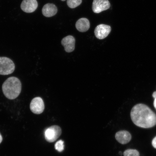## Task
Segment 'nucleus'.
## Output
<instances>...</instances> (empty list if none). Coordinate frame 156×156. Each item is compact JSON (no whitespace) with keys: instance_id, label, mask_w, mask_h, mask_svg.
<instances>
[{"instance_id":"dca6fc26","label":"nucleus","mask_w":156,"mask_h":156,"mask_svg":"<svg viewBox=\"0 0 156 156\" xmlns=\"http://www.w3.org/2000/svg\"><path fill=\"white\" fill-rule=\"evenodd\" d=\"M152 96H153L154 99V106L156 110V91H154L153 93V95H152Z\"/></svg>"},{"instance_id":"f3484780","label":"nucleus","mask_w":156,"mask_h":156,"mask_svg":"<svg viewBox=\"0 0 156 156\" xmlns=\"http://www.w3.org/2000/svg\"><path fill=\"white\" fill-rule=\"evenodd\" d=\"M152 145L153 146V147L156 149V136L152 140Z\"/></svg>"},{"instance_id":"20e7f679","label":"nucleus","mask_w":156,"mask_h":156,"mask_svg":"<svg viewBox=\"0 0 156 156\" xmlns=\"http://www.w3.org/2000/svg\"><path fill=\"white\" fill-rule=\"evenodd\" d=\"M62 129L58 126H53L46 129L44 132L45 138L49 142L55 141L61 135Z\"/></svg>"},{"instance_id":"9d476101","label":"nucleus","mask_w":156,"mask_h":156,"mask_svg":"<svg viewBox=\"0 0 156 156\" xmlns=\"http://www.w3.org/2000/svg\"><path fill=\"white\" fill-rule=\"evenodd\" d=\"M115 137L119 143L123 145L129 143L132 138L131 134L126 130H122L117 132Z\"/></svg>"},{"instance_id":"0eeeda50","label":"nucleus","mask_w":156,"mask_h":156,"mask_svg":"<svg viewBox=\"0 0 156 156\" xmlns=\"http://www.w3.org/2000/svg\"><path fill=\"white\" fill-rule=\"evenodd\" d=\"M112 28L109 25L101 24L98 25L94 30L95 37L99 40L106 38L110 34Z\"/></svg>"},{"instance_id":"aec40b11","label":"nucleus","mask_w":156,"mask_h":156,"mask_svg":"<svg viewBox=\"0 0 156 156\" xmlns=\"http://www.w3.org/2000/svg\"><path fill=\"white\" fill-rule=\"evenodd\" d=\"M61 1H66V0H61Z\"/></svg>"},{"instance_id":"2eb2a0df","label":"nucleus","mask_w":156,"mask_h":156,"mask_svg":"<svg viewBox=\"0 0 156 156\" xmlns=\"http://www.w3.org/2000/svg\"><path fill=\"white\" fill-rule=\"evenodd\" d=\"M55 149L59 152L63 151L64 149V142L62 140H60L56 143L55 145Z\"/></svg>"},{"instance_id":"f03ea898","label":"nucleus","mask_w":156,"mask_h":156,"mask_svg":"<svg viewBox=\"0 0 156 156\" xmlns=\"http://www.w3.org/2000/svg\"><path fill=\"white\" fill-rule=\"evenodd\" d=\"M5 96L9 99H15L19 96L21 90V83L16 77H10L6 80L2 87Z\"/></svg>"},{"instance_id":"4468645a","label":"nucleus","mask_w":156,"mask_h":156,"mask_svg":"<svg viewBox=\"0 0 156 156\" xmlns=\"http://www.w3.org/2000/svg\"><path fill=\"white\" fill-rule=\"evenodd\" d=\"M124 156H140V154L137 150L128 149L126 150L123 153Z\"/></svg>"},{"instance_id":"f8f14e48","label":"nucleus","mask_w":156,"mask_h":156,"mask_svg":"<svg viewBox=\"0 0 156 156\" xmlns=\"http://www.w3.org/2000/svg\"><path fill=\"white\" fill-rule=\"evenodd\" d=\"M76 27L80 32H86L90 28V23L87 19L82 18L77 21L76 24Z\"/></svg>"},{"instance_id":"6ab92c4d","label":"nucleus","mask_w":156,"mask_h":156,"mask_svg":"<svg viewBox=\"0 0 156 156\" xmlns=\"http://www.w3.org/2000/svg\"><path fill=\"white\" fill-rule=\"evenodd\" d=\"M119 154L120 155H122V152L120 151L119 153Z\"/></svg>"},{"instance_id":"39448f33","label":"nucleus","mask_w":156,"mask_h":156,"mask_svg":"<svg viewBox=\"0 0 156 156\" xmlns=\"http://www.w3.org/2000/svg\"><path fill=\"white\" fill-rule=\"evenodd\" d=\"M30 108L31 112L34 114H40L44 112V105L43 100L41 98H34L31 101Z\"/></svg>"},{"instance_id":"7ed1b4c3","label":"nucleus","mask_w":156,"mask_h":156,"mask_svg":"<svg viewBox=\"0 0 156 156\" xmlns=\"http://www.w3.org/2000/svg\"><path fill=\"white\" fill-rule=\"evenodd\" d=\"M15 69V64L10 58L0 57V75H10L14 72Z\"/></svg>"},{"instance_id":"423d86ee","label":"nucleus","mask_w":156,"mask_h":156,"mask_svg":"<svg viewBox=\"0 0 156 156\" xmlns=\"http://www.w3.org/2000/svg\"><path fill=\"white\" fill-rule=\"evenodd\" d=\"M110 3L108 0H94L92 10L95 13H98L110 8Z\"/></svg>"},{"instance_id":"a211bd4d","label":"nucleus","mask_w":156,"mask_h":156,"mask_svg":"<svg viewBox=\"0 0 156 156\" xmlns=\"http://www.w3.org/2000/svg\"><path fill=\"white\" fill-rule=\"evenodd\" d=\"M2 141V136L1 133H0V144H1Z\"/></svg>"},{"instance_id":"1a4fd4ad","label":"nucleus","mask_w":156,"mask_h":156,"mask_svg":"<svg viewBox=\"0 0 156 156\" xmlns=\"http://www.w3.org/2000/svg\"><path fill=\"white\" fill-rule=\"evenodd\" d=\"M61 43L66 52H71L75 50V39L73 36H68L64 38L62 40Z\"/></svg>"},{"instance_id":"ddd939ff","label":"nucleus","mask_w":156,"mask_h":156,"mask_svg":"<svg viewBox=\"0 0 156 156\" xmlns=\"http://www.w3.org/2000/svg\"><path fill=\"white\" fill-rule=\"evenodd\" d=\"M82 0H67V4L70 8L74 9L81 4Z\"/></svg>"},{"instance_id":"9b49d317","label":"nucleus","mask_w":156,"mask_h":156,"mask_svg":"<svg viewBox=\"0 0 156 156\" xmlns=\"http://www.w3.org/2000/svg\"><path fill=\"white\" fill-rule=\"evenodd\" d=\"M58 9L56 6L52 3H48L44 5L42 9V13L44 16L51 17L57 13Z\"/></svg>"},{"instance_id":"6e6552de","label":"nucleus","mask_w":156,"mask_h":156,"mask_svg":"<svg viewBox=\"0 0 156 156\" xmlns=\"http://www.w3.org/2000/svg\"><path fill=\"white\" fill-rule=\"evenodd\" d=\"M38 4L37 0H23L21 5V8L25 12H34L37 8Z\"/></svg>"},{"instance_id":"f257e3e1","label":"nucleus","mask_w":156,"mask_h":156,"mask_svg":"<svg viewBox=\"0 0 156 156\" xmlns=\"http://www.w3.org/2000/svg\"><path fill=\"white\" fill-rule=\"evenodd\" d=\"M130 117L134 124L140 127L149 128L156 125V114L149 107L142 103L133 107Z\"/></svg>"}]
</instances>
